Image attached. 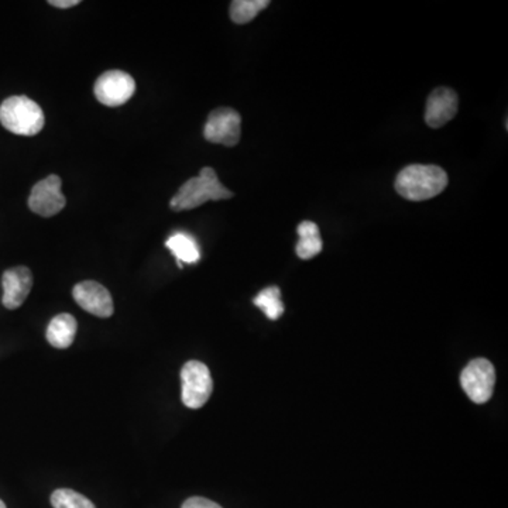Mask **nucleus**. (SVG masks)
Returning <instances> with one entry per match:
<instances>
[{
	"mask_svg": "<svg viewBox=\"0 0 508 508\" xmlns=\"http://www.w3.org/2000/svg\"><path fill=\"white\" fill-rule=\"evenodd\" d=\"M461 383L471 402L485 404L495 390V366L487 359H475L461 371Z\"/></svg>",
	"mask_w": 508,
	"mask_h": 508,
	"instance_id": "39448f33",
	"label": "nucleus"
},
{
	"mask_svg": "<svg viewBox=\"0 0 508 508\" xmlns=\"http://www.w3.org/2000/svg\"><path fill=\"white\" fill-rule=\"evenodd\" d=\"M459 97L451 88H436L427 101L425 122L432 129H439L451 122L458 114Z\"/></svg>",
	"mask_w": 508,
	"mask_h": 508,
	"instance_id": "9d476101",
	"label": "nucleus"
},
{
	"mask_svg": "<svg viewBox=\"0 0 508 508\" xmlns=\"http://www.w3.org/2000/svg\"><path fill=\"white\" fill-rule=\"evenodd\" d=\"M233 198V192L222 184L214 168L204 167L198 177L181 185L177 194L171 198L173 211H190L209 201H224Z\"/></svg>",
	"mask_w": 508,
	"mask_h": 508,
	"instance_id": "f03ea898",
	"label": "nucleus"
},
{
	"mask_svg": "<svg viewBox=\"0 0 508 508\" xmlns=\"http://www.w3.org/2000/svg\"><path fill=\"white\" fill-rule=\"evenodd\" d=\"M297 233L300 236V241L295 249L298 258L309 260L321 253L324 243H322L321 233H319L317 224L311 221L302 222L298 224Z\"/></svg>",
	"mask_w": 508,
	"mask_h": 508,
	"instance_id": "ddd939ff",
	"label": "nucleus"
},
{
	"mask_svg": "<svg viewBox=\"0 0 508 508\" xmlns=\"http://www.w3.org/2000/svg\"><path fill=\"white\" fill-rule=\"evenodd\" d=\"M241 117L232 107H217L207 117L204 129L207 141L233 148L241 140Z\"/></svg>",
	"mask_w": 508,
	"mask_h": 508,
	"instance_id": "423d86ee",
	"label": "nucleus"
},
{
	"mask_svg": "<svg viewBox=\"0 0 508 508\" xmlns=\"http://www.w3.org/2000/svg\"><path fill=\"white\" fill-rule=\"evenodd\" d=\"M448 174L438 165H412L397 175L395 190L407 201H428L448 187Z\"/></svg>",
	"mask_w": 508,
	"mask_h": 508,
	"instance_id": "f257e3e1",
	"label": "nucleus"
},
{
	"mask_svg": "<svg viewBox=\"0 0 508 508\" xmlns=\"http://www.w3.org/2000/svg\"><path fill=\"white\" fill-rule=\"evenodd\" d=\"M253 304L265 312L270 321H277L284 314V304L281 301V292L278 287H267L258 292L254 298Z\"/></svg>",
	"mask_w": 508,
	"mask_h": 508,
	"instance_id": "2eb2a0df",
	"label": "nucleus"
},
{
	"mask_svg": "<svg viewBox=\"0 0 508 508\" xmlns=\"http://www.w3.org/2000/svg\"><path fill=\"white\" fill-rule=\"evenodd\" d=\"M77 329V319L72 315L60 314L48 324L46 338L54 348L67 349L74 342Z\"/></svg>",
	"mask_w": 508,
	"mask_h": 508,
	"instance_id": "f8f14e48",
	"label": "nucleus"
},
{
	"mask_svg": "<svg viewBox=\"0 0 508 508\" xmlns=\"http://www.w3.org/2000/svg\"><path fill=\"white\" fill-rule=\"evenodd\" d=\"M61 178L51 174L34 185L29 198V207L34 214L50 217L60 214L67 204V199L61 192Z\"/></svg>",
	"mask_w": 508,
	"mask_h": 508,
	"instance_id": "6e6552de",
	"label": "nucleus"
},
{
	"mask_svg": "<svg viewBox=\"0 0 508 508\" xmlns=\"http://www.w3.org/2000/svg\"><path fill=\"white\" fill-rule=\"evenodd\" d=\"M136 90V82L123 71H107L97 78L94 92L97 101L105 106L117 107L131 101Z\"/></svg>",
	"mask_w": 508,
	"mask_h": 508,
	"instance_id": "0eeeda50",
	"label": "nucleus"
},
{
	"mask_svg": "<svg viewBox=\"0 0 508 508\" xmlns=\"http://www.w3.org/2000/svg\"><path fill=\"white\" fill-rule=\"evenodd\" d=\"M165 244H167V248L175 254V258H177L180 265L181 261H184V263H197L199 258H201L197 243H195L194 239L190 238L188 234H174V236H171V238L168 239Z\"/></svg>",
	"mask_w": 508,
	"mask_h": 508,
	"instance_id": "4468645a",
	"label": "nucleus"
},
{
	"mask_svg": "<svg viewBox=\"0 0 508 508\" xmlns=\"http://www.w3.org/2000/svg\"><path fill=\"white\" fill-rule=\"evenodd\" d=\"M0 508H6V504H4V503L2 502V500H0Z\"/></svg>",
	"mask_w": 508,
	"mask_h": 508,
	"instance_id": "aec40b11",
	"label": "nucleus"
},
{
	"mask_svg": "<svg viewBox=\"0 0 508 508\" xmlns=\"http://www.w3.org/2000/svg\"><path fill=\"white\" fill-rule=\"evenodd\" d=\"M48 4L54 7H60V9H70V7L80 4V0H50Z\"/></svg>",
	"mask_w": 508,
	"mask_h": 508,
	"instance_id": "6ab92c4d",
	"label": "nucleus"
},
{
	"mask_svg": "<svg viewBox=\"0 0 508 508\" xmlns=\"http://www.w3.org/2000/svg\"><path fill=\"white\" fill-rule=\"evenodd\" d=\"M268 0H234L231 4V19L233 23L246 24L260 12L267 9Z\"/></svg>",
	"mask_w": 508,
	"mask_h": 508,
	"instance_id": "dca6fc26",
	"label": "nucleus"
},
{
	"mask_svg": "<svg viewBox=\"0 0 508 508\" xmlns=\"http://www.w3.org/2000/svg\"><path fill=\"white\" fill-rule=\"evenodd\" d=\"M0 123L19 136H36L43 131L46 119L41 107L30 97H11L0 105Z\"/></svg>",
	"mask_w": 508,
	"mask_h": 508,
	"instance_id": "7ed1b4c3",
	"label": "nucleus"
},
{
	"mask_svg": "<svg viewBox=\"0 0 508 508\" xmlns=\"http://www.w3.org/2000/svg\"><path fill=\"white\" fill-rule=\"evenodd\" d=\"M72 295L82 309L95 317L109 318L114 314L111 292L97 281H82L75 285Z\"/></svg>",
	"mask_w": 508,
	"mask_h": 508,
	"instance_id": "1a4fd4ad",
	"label": "nucleus"
},
{
	"mask_svg": "<svg viewBox=\"0 0 508 508\" xmlns=\"http://www.w3.org/2000/svg\"><path fill=\"white\" fill-rule=\"evenodd\" d=\"M181 508H222L221 505L216 504V503L207 500L204 497H192L188 498L187 502L182 504Z\"/></svg>",
	"mask_w": 508,
	"mask_h": 508,
	"instance_id": "a211bd4d",
	"label": "nucleus"
},
{
	"mask_svg": "<svg viewBox=\"0 0 508 508\" xmlns=\"http://www.w3.org/2000/svg\"><path fill=\"white\" fill-rule=\"evenodd\" d=\"M2 285H4L2 302L4 307L7 309H17L23 305L26 298L30 294L31 287H33V275L24 266L9 268L4 273Z\"/></svg>",
	"mask_w": 508,
	"mask_h": 508,
	"instance_id": "9b49d317",
	"label": "nucleus"
},
{
	"mask_svg": "<svg viewBox=\"0 0 508 508\" xmlns=\"http://www.w3.org/2000/svg\"><path fill=\"white\" fill-rule=\"evenodd\" d=\"M181 383H182V393H181L182 402L185 407L192 410L204 407L214 390V381L209 368L201 361L190 360L184 365L181 370Z\"/></svg>",
	"mask_w": 508,
	"mask_h": 508,
	"instance_id": "20e7f679",
	"label": "nucleus"
},
{
	"mask_svg": "<svg viewBox=\"0 0 508 508\" xmlns=\"http://www.w3.org/2000/svg\"><path fill=\"white\" fill-rule=\"evenodd\" d=\"M51 504L54 508H95L94 503L85 495L70 488L55 490L51 495Z\"/></svg>",
	"mask_w": 508,
	"mask_h": 508,
	"instance_id": "f3484780",
	"label": "nucleus"
}]
</instances>
